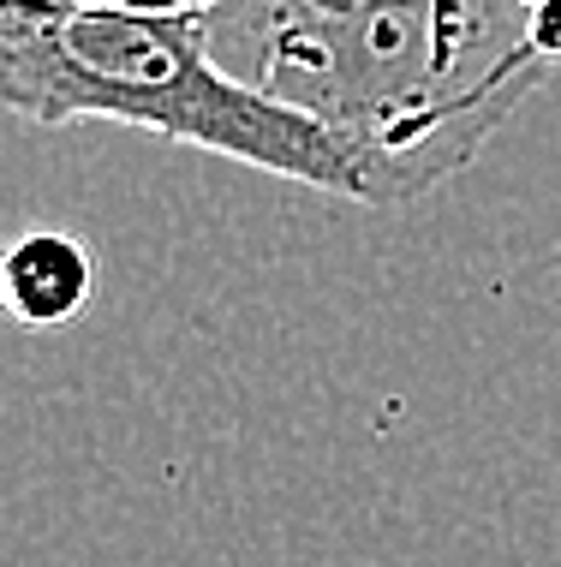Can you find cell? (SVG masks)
Returning <instances> with one entry per match:
<instances>
[{
	"mask_svg": "<svg viewBox=\"0 0 561 567\" xmlns=\"http://www.w3.org/2000/svg\"><path fill=\"white\" fill-rule=\"evenodd\" d=\"M0 109L30 126L108 120L376 209L353 150L311 114L233 79L209 49L204 19L0 0Z\"/></svg>",
	"mask_w": 561,
	"mask_h": 567,
	"instance_id": "6da1fadb",
	"label": "cell"
},
{
	"mask_svg": "<svg viewBox=\"0 0 561 567\" xmlns=\"http://www.w3.org/2000/svg\"><path fill=\"white\" fill-rule=\"evenodd\" d=\"M90 287L96 264L66 227H24L19 239L0 245V311L12 329H66L90 305Z\"/></svg>",
	"mask_w": 561,
	"mask_h": 567,
	"instance_id": "7a4b0ae2",
	"label": "cell"
},
{
	"mask_svg": "<svg viewBox=\"0 0 561 567\" xmlns=\"http://www.w3.org/2000/svg\"><path fill=\"white\" fill-rule=\"evenodd\" d=\"M84 7H120V12H162V19H204L227 0H84Z\"/></svg>",
	"mask_w": 561,
	"mask_h": 567,
	"instance_id": "3957f363",
	"label": "cell"
},
{
	"mask_svg": "<svg viewBox=\"0 0 561 567\" xmlns=\"http://www.w3.org/2000/svg\"><path fill=\"white\" fill-rule=\"evenodd\" d=\"M532 49L543 66H561V0H538L532 7Z\"/></svg>",
	"mask_w": 561,
	"mask_h": 567,
	"instance_id": "277c9868",
	"label": "cell"
},
{
	"mask_svg": "<svg viewBox=\"0 0 561 567\" xmlns=\"http://www.w3.org/2000/svg\"><path fill=\"white\" fill-rule=\"evenodd\" d=\"M60 7H79V0H60Z\"/></svg>",
	"mask_w": 561,
	"mask_h": 567,
	"instance_id": "5b68a950",
	"label": "cell"
}]
</instances>
